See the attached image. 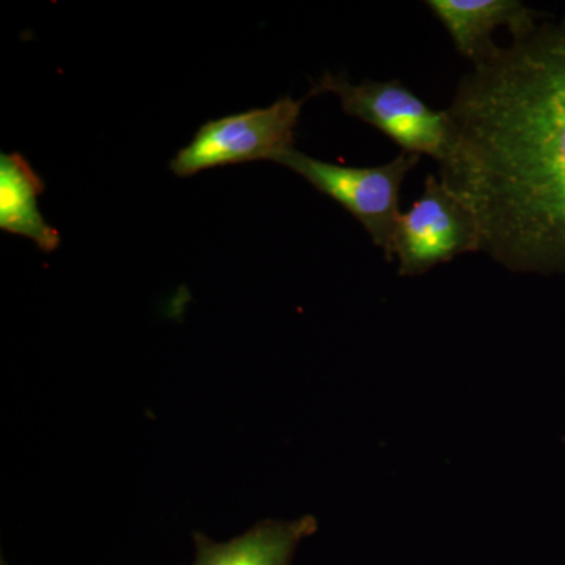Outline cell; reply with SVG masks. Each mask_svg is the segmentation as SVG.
Instances as JSON below:
<instances>
[{
    "instance_id": "cell-1",
    "label": "cell",
    "mask_w": 565,
    "mask_h": 565,
    "mask_svg": "<svg viewBox=\"0 0 565 565\" xmlns=\"http://www.w3.org/2000/svg\"><path fill=\"white\" fill-rule=\"evenodd\" d=\"M440 181L473 214L481 252L519 273H565V18L473 65L446 109Z\"/></svg>"
},
{
    "instance_id": "cell-2",
    "label": "cell",
    "mask_w": 565,
    "mask_h": 565,
    "mask_svg": "<svg viewBox=\"0 0 565 565\" xmlns=\"http://www.w3.org/2000/svg\"><path fill=\"white\" fill-rule=\"evenodd\" d=\"M321 93L337 95L345 114L379 129L407 154L444 163L452 150L455 126L448 111L430 109L399 81L352 84L345 76L326 74L311 90Z\"/></svg>"
},
{
    "instance_id": "cell-3",
    "label": "cell",
    "mask_w": 565,
    "mask_h": 565,
    "mask_svg": "<svg viewBox=\"0 0 565 565\" xmlns=\"http://www.w3.org/2000/svg\"><path fill=\"white\" fill-rule=\"evenodd\" d=\"M418 162L419 156L401 151L384 166L341 167L318 161L294 148L277 163L300 174L323 195L351 212L373 243L384 250L386 262H392L393 234L401 215V188Z\"/></svg>"
},
{
    "instance_id": "cell-4",
    "label": "cell",
    "mask_w": 565,
    "mask_h": 565,
    "mask_svg": "<svg viewBox=\"0 0 565 565\" xmlns=\"http://www.w3.org/2000/svg\"><path fill=\"white\" fill-rule=\"evenodd\" d=\"M302 106L303 102L286 96L264 109L204 122L191 143L177 152L170 169L177 177L188 178L215 167L278 162L294 150V134Z\"/></svg>"
},
{
    "instance_id": "cell-5",
    "label": "cell",
    "mask_w": 565,
    "mask_h": 565,
    "mask_svg": "<svg viewBox=\"0 0 565 565\" xmlns=\"http://www.w3.org/2000/svg\"><path fill=\"white\" fill-rule=\"evenodd\" d=\"M471 252H481L473 214L440 178L429 174L422 196L399 215L394 230L392 259L399 262L401 277L429 273Z\"/></svg>"
},
{
    "instance_id": "cell-6",
    "label": "cell",
    "mask_w": 565,
    "mask_h": 565,
    "mask_svg": "<svg viewBox=\"0 0 565 565\" xmlns=\"http://www.w3.org/2000/svg\"><path fill=\"white\" fill-rule=\"evenodd\" d=\"M426 6L451 35L457 51L473 65L497 52L494 29L504 25L512 40H520L537 28V13L516 0H427Z\"/></svg>"
},
{
    "instance_id": "cell-7",
    "label": "cell",
    "mask_w": 565,
    "mask_h": 565,
    "mask_svg": "<svg viewBox=\"0 0 565 565\" xmlns=\"http://www.w3.org/2000/svg\"><path fill=\"white\" fill-rule=\"evenodd\" d=\"M316 531L318 520L313 515L294 522L264 520L225 544H217L196 531L192 565H291L297 546Z\"/></svg>"
},
{
    "instance_id": "cell-8",
    "label": "cell",
    "mask_w": 565,
    "mask_h": 565,
    "mask_svg": "<svg viewBox=\"0 0 565 565\" xmlns=\"http://www.w3.org/2000/svg\"><path fill=\"white\" fill-rule=\"evenodd\" d=\"M44 192L31 163L20 152L0 154V228L33 241L40 250L51 253L61 245V234L40 212Z\"/></svg>"
},
{
    "instance_id": "cell-9",
    "label": "cell",
    "mask_w": 565,
    "mask_h": 565,
    "mask_svg": "<svg viewBox=\"0 0 565 565\" xmlns=\"http://www.w3.org/2000/svg\"><path fill=\"white\" fill-rule=\"evenodd\" d=\"M2 565H7V564H6V561H2Z\"/></svg>"
}]
</instances>
